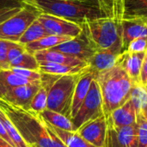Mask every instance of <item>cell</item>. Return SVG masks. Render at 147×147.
Listing matches in <instances>:
<instances>
[{"label":"cell","mask_w":147,"mask_h":147,"mask_svg":"<svg viewBox=\"0 0 147 147\" xmlns=\"http://www.w3.org/2000/svg\"><path fill=\"white\" fill-rule=\"evenodd\" d=\"M38 62H53V63H58L71 66H79V65H88V63L67 55L65 53L53 50V49H47V50H42L39 51L34 53Z\"/></svg>","instance_id":"obj_17"},{"label":"cell","mask_w":147,"mask_h":147,"mask_svg":"<svg viewBox=\"0 0 147 147\" xmlns=\"http://www.w3.org/2000/svg\"><path fill=\"white\" fill-rule=\"evenodd\" d=\"M51 49L78 58L86 63L97 51L83 28L78 36Z\"/></svg>","instance_id":"obj_8"},{"label":"cell","mask_w":147,"mask_h":147,"mask_svg":"<svg viewBox=\"0 0 147 147\" xmlns=\"http://www.w3.org/2000/svg\"><path fill=\"white\" fill-rule=\"evenodd\" d=\"M9 68H22L39 71V62L34 54L27 50L9 62Z\"/></svg>","instance_id":"obj_28"},{"label":"cell","mask_w":147,"mask_h":147,"mask_svg":"<svg viewBox=\"0 0 147 147\" xmlns=\"http://www.w3.org/2000/svg\"><path fill=\"white\" fill-rule=\"evenodd\" d=\"M140 115L146 119L147 121V104H146V106L142 109V111H141V113H140Z\"/></svg>","instance_id":"obj_39"},{"label":"cell","mask_w":147,"mask_h":147,"mask_svg":"<svg viewBox=\"0 0 147 147\" xmlns=\"http://www.w3.org/2000/svg\"><path fill=\"white\" fill-rule=\"evenodd\" d=\"M102 98L104 115H109L115 109L130 99L133 83L127 72L118 65L96 74Z\"/></svg>","instance_id":"obj_3"},{"label":"cell","mask_w":147,"mask_h":147,"mask_svg":"<svg viewBox=\"0 0 147 147\" xmlns=\"http://www.w3.org/2000/svg\"><path fill=\"white\" fill-rule=\"evenodd\" d=\"M40 81H33L25 78L10 69L0 70V96L5 91L22 85H26L34 83H39Z\"/></svg>","instance_id":"obj_20"},{"label":"cell","mask_w":147,"mask_h":147,"mask_svg":"<svg viewBox=\"0 0 147 147\" xmlns=\"http://www.w3.org/2000/svg\"><path fill=\"white\" fill-rule=\"evenodd\" d=\"M25 51H26V48H25L24 45H22V44H20L18 42L14 43V45L9 49V52H8V60H9V63L11 60H13L16 58H17L19 55H21Z\"/></svg>","instance_id":"obj_36"},{"label":"cell","mask_w":147,"mask_h":147,"mask_svg":"<svg viewBox=\"0 0 147 147\" xmlns=\"http://www.w3.org/2000/svg\"><path fill=\"white\" fill-rule=\"evenodd\" d=\"M108 128L103 147H135L137 124L125 127H116L108 121Z\"/></svg>","instance_id":"obj_10"},{"label":"cell","mask_w":147,"mask_h":147,"mask_svg":"<svg viewBox=\"0 0 147 147\" xmlns=\"http://www.w3.org/2000/svg\"><path fill=\"white\" fill-rule=\"evenodd\" d=\"M71 37L67 36H57V35H47L36 41L31 42L29 44L25 45V48L28 52L31 53H34L39 51L51 49L61 43H64L67 40H70Z\"/></svg>","instance_id":"obj_23"},{"label":"cell","mask_w":147,"mask_h":147,"mask_svg":"<svg viewBox=\"0 0 147 147\" xmlns=\"http://www.w3.org/2000/svg\"><path fill=\"white\" fill-rule=\"evenodd\" d=\"M13 72L33 81H40L41 73L40 71L28 70V69H22V68H11L10 69Z\"/></svg>","instance_id":"obj_35"},{"label":"cell","mask_w":147,"mask_h":147,"mask_svg":"<svg viewBox=\"0 0 147 147\" xmlns=\"http://www.w3.org/2000/svg\"><path fill=\"white\" fill-rule=\"evenodd\" d=\"M107 128V117L103 115L84 124L77 130V133L90 145L96 147H103Z\"/></svg>","instance_id":"obj_11"},{"label":"cell","mask_w":147,"mask_h":147,"mask_svg":"<svg viewBox=\"0 0 147 147\" xmlns=\"http://www.w3.org/2000/svg\"><path fill=\"white\" fill-rule=\"evenodd\" d=\"M121 22L102 17L84 22L80 26L97 51L110 50L121 54L123 52Z\"/></svg>","instance_id":"obj_4"},{"label":"cell","mask_w":147,"mask_h":147,"mask_svg":"<svg viewBox=\"0 0 147 147\" xmlns=\"http://www.w3.org/2000/svg\"><path fill=\"white\" fill-rule=\"evenodd\" d=\"M103 115L102 94L98 83L95 78L90 84L86 97L71 121L76 130H78L86 122L95 120Z\"/></svg>","instance_id":"obj_7"},{"label":"cell","mask_w":147,"mask_h":147,"mask_svg":"<svg viewBox=\"0 0 147 147\" xmlns=\"http://www.w3.org/2000/svg\"><path fill=\"white\" fill-rule=\"evenodd\" d=\"M0 147H14L0 137Z\"/></svg>","instance_id":"obj_38"},{"label":"cell","mask_w":147,"mask_h":147,"mask_svg":"<svg viewBox=\"0 0 147 147\" xmlns=\"http://www.w3.org/2000/svg\"><path fill=\"white\" fill-rule=\"evenodd\" d=\"M135 147H147V121L140 114L137 120Z\"/></svg>","instance_id":"obj_32"},{"label":"cell","mask_w":147,"mask_h":147,"mask_svg":"<svg viewBox=\"0 0 147 147\" xmlns=\"http://www.w3.org/2000/svg\"><path fill=\"white\" fill-rule=\"evenodd\" d=\"M47 92L48 90L45 87L40 85V89L33 97L28 109L36 114H40L44 111L47 109Z\"/></svg>","instance_id":"obj_31"},{"label":"cell","mask_w":147,"mask_h":147,"mask_svg":"<svg viewBox=\"0 0 147 147\" xmlns=\"http://www.w3.org/2000/svg\"><path fill=\"white\" fill-rule=\"evenodd\" d=\"M99 7L107 17L119 22L124 18L126 3L128 0H97Z\"/></svg>","instance_id":"obj_22"},{"label":"cell","mask_w":147,"mask_h":147,"mask_svg":"<svg viewBox=\"0 0 147 147\" xmlns=\"http://www.w3.org/2000/svg\"><path fill=\"white\" fill-rule=\"evenodd\" d=\"M130 99L133 102L138 115H140L147 104V91L142 84H133Z\"/></svg>","instance_id":"obj_30"},{"label":"cell","mask_w":147,"mask_h":147,"mask_svg":"<svg viewBox=\"0 0 147 147\" xmlns=\"http://www.w3.org/2000/svg\"><path fill=\"white\" fill-rule=\"evenodd\" d=\"M38 20L42 24L48 35L74 38L82 31V28L79 24L49 14L41 13L39 16Z\"/></svg>","instance_id":"obj_9"},{"label":"cell","mask_w":147,"mask_h":147,"mask_svg":"<svg viewBox=\"0 0 147 147\" xmlns=\"http://www.w3.org/2000/svg\"><path fill=\"white\" fill-rule=\"evenodd\" d=\"M51 127L53 132L67 147H96L84 140L81 136L78 135L77 132H68L59 129L53 126Z\"/></svg>","instance_id":"obj_25"},{"label":"cell","mask_w":147,"mask_h":147,"mask_svg":"<svg viewBox=\"0 0 147 147\" xmlns=\"http://www.w3.org/2000/svg\"><path fill=\"white\" fill-rule=\"evenodd\" d=\"M137 110L129 99L122 106L115 109L109 115H107V119L116 127H125L134 126L137 124L138 120Z\"/></svg>","instance_id":"obj_15"},{"label":"cell","mask_w":147,"mask_h":147,"mask_svg":"<svg viewBox=\"0 0 147 147\" xmlns=\"http://www.w3.org/2000/svg\"><path fill=\"white\" fill-rule=\"evenodd\" d=\"M145 54L146 52L132 53L124 51L118 57L116 65H120L127 72L133 84H141L140 75Z\"/></svg>","instance_id":"obj_13"},{"label":"cell","mask_w":147,"mask_h":147,"mask_svg":"<svg viewBox=\"0 0 147 147\" xmlns=\"http://www.w3.org/2000/svg\"><path fill=\"white\" fill-rule=\"evenodd\" d=\"M140 80L141 84L143 85L147 84V50L145 54L143 65H142V69H141V75H140Z\"/></svg>","instance_id":"obj_37"},{"label":"cell","mask_w":147,"mask_h":147,"mask_svg":"<svg viewBox=\"0 0 147 147\" xmlns=\"http://www.w3.org/2000/svg\"><path fill=\"white\" fill-rule=\"evenodd\" d=\"M40 87V82L18 86L5 91L0 98L10 104L28 109V106Z\"/></svg>","instance_id":"obj_12"},{"label":"cell","mask_w":147,"mask_h":147,"mask_svg":"<svg viewBox=\"0 0 147 147\" xmlns=\"http://www.w3.org/2000/svg\"><path fill=\"white\" fill-rule=\"evenodd\" d=\"M82 73L59 76L54 81L47 92V109L71 118L74 90Z\"/></svg>","instance_id":"obj_5"},{"label":"cell","mask_w":147,"mask_h":147,"mask_svg":"<svg viewBox=\"0 0 147 147\" xmlns=\"http://www.w3.org/2000/svg\"><path fill=\"white\" fill-rule=\"evenodd\" d=\"M89 65L71 66L53 62H39V71L41 73L53 74V75H72L78 74L84 71Z\"/></svg>","instance_id":"obj_19"},{"label":"cell","mask_w":147,"mask_h":147,"mask_svg":"<svg viewBox=\"0 0 147 147\" xmlns=\"http://www.w3.org/2000/svg\"><path fill=\"white\" fill-rule=\"evenodd\" d=\"M38 115L45 121H47V123H49L51 126L54 127L68 132H77L71 119L62 114L46 109L44 111H42Z\"/></svg>","instance_id":"obj_21"},{"label":"cell","mask_w":147,"mask_h":147,"mask_svg":"<svg viewBox=\"0 0 147 147\" xmlns=\"http://www.w3.org/2000/svg\"><path fill=\"white\" fill-rule=\"evenodd\" d=\"M0 121L3 124L5 131L7 132L9 137L15 144L16 147H29L22 138L16 127L14 126V124L11 122V121L9 119L6 114L1 109H0Z\"/></svg>","instance_id":"obj_29"},{"label":"cell","mask_w":147,"mask_h":147,"mask_svg":"<svg viewBox=\"0 0 147 147\" xmlns=\"http://www.w3.org/2000/svg\"><path fill=\"white\" fill-rule=\"evenodd\" d=\"M26 4L23 0H0V24L18 13Z\"/></svg>","instance_id":"obj_27"},{"label":"cell","mask_w":147,"mask_h":147,"mask_svg":"<svg viewBox=\"0 0 147 147\" xmlns=\"http://www.w3.org/2000/svg\"><path fill=\"white\" fill-rule=\"evenodd\" d=\"M119 55L110 50H98L88 61L89 68L96 74L109 70L116 65Z\"/></svg>","instance_id":"obj_18"},{"label":"cell","mask_w":147,"mask_h":147,"mask_svg":"<svg viewBox=\"0 0 147 147\" xmlns=\"http://www.w3.org/2000/svg\"><path fill=\"white\" fill-rule=\"evenodd\" d=\"M41 13L58 16L81 24L89 20L107 17L97 0H30L26 2Z\"/></svg>","instance_id":"obj_2"},{"label":"cell","mask_w":147,"mask_h":147,"mask_svg":"<svg viewBox=\"0 0 147 147\" xmlns=\"http://www.w3.org/2000/svg\"><path fill=\"white\" fill-rule=\"evenodd\" d=\"M144 86H145V88H146V91H147V84H145Z\"/></svg>","instance_id":"obj_40"},{"label":"cell","mask_w":147,"mask_h":147,"mask_svg":"<svg viewBox=\"0 0 147 147\" xmlns=\"http://www.w3.org/2000/svg\"><path fill=\"white\" fill-rule=\"evenodd\" d=\"M40 14L39 9L27 3L22 9L0 24V39L19 42L26 29Z\"/></svg>","instance_id":"obj_6"},{"label":"cell","mask_w":147,"mask_h":147,"mask_svg":"<svg viewBox=\"0 0 147 147\" xmlns=\"http://www.w3.org/2000/svg\"><path fill=\"white\" fill-rule=\"evenodd\" d=\"M147 19V0H128L126 3L124 18Z\"/></svg>","instance_id":"obj_24"},{"label":"cell","mask_w":147,"mask_h":147,"mask_svg":"<svg viewBox=\"0 0 147 147\" xmlns=\"http://www.w3.org/2000/svg\"><path fill=\"white\" fill-rule=\"evenodd\" d=\"M47 35H48V34H47V32L44 29V27L42 26V24L40 22V21L37 18L26 29V31L24 32L22 36L20 38L18 43L25 46L31 42L36 41Z\"/></svg>","instance_id":"obj_26"},{"label":"cell","mask_w":147,"mask_h":147,"mask_svg":"<svg viewBox=\"0 0 147 147\" xmlns=\"http://www.w3.org/2000/svg\"><path fill=\"white\" fill-rule=\"evenodd\" d=\"M121 28L123 52L132 40L147 37V19H123L121 22Z\"/></svg>","instance_id":"obj_14"},{"label":"cell","mask_w":147,"mask_h":147,"mask_svg":"<svg viewBox=\"0 0 147 147\" xmlns=\"http://www.w3.org/2000/svg\"><path fill=\"white\" fill-rule=\"evenodd\" d=\"M23 1H25V2H28V1H30V0H23Z\"/></svg>","instance_id":"obj_41"},{"label":"cell","mask_w":147,"mask_h":147,"mask_svg":"<svg viewBox=\"0 0 147 147\" xmlns=\"http://www.w3.org/2000/svg\"><path fill=\"white\" fill-rule=\"evenodd\" d=\"M96 78V73L90 70L88 67L79 77L73 94L72 103H71V120L74 118L76 114L78 113L82 102L86 97L88 91L90 90V84L92 81Z\"/></svg>","instance_id":"obj_16"},{"label":"cell","mask_w":147,"mask_h":147,"mask_svg":"<svg viewBox=\"0 0 147 147\" xmlns=\"http://www.w3.org/2000/svg\"><path fill=\"white\" fill-rule=\"evenodd\" d=\"M147 50V37L138 38L132 40L125 51L132 52V53H142L146 52Z\"/></svg>","instance_id":"obj_34"},{"label":"cell","mask_w":147,"mask_h":147,"mask_svg":"<svg viewBox=\"0 0 147 147\" xmlns=\"http://www.w3.org/2000/svg\"><path fill=\"white\" fill-rule=\"evenodd\" d=\"M16 42H11L5 40L0 39V70H9V63L8 60V52L9 49Z\"/></svg>","instance_id":"obj_33"},{"label":"cell","mask_w":147,"mask_h":147,"mask_svg":"<svg viewBox=\"0 0 147 147\" xmlns=\"http://www.w3.org/2000/svg\"><path fill=\"white\" fill-rule=\"evenodd\" d=\"M0 109L6 114L29 147H67L53 132L51 125L38 114L10 104L1 98Z\"/></svg>","instance_id":"obj_1"}]
</instances>
